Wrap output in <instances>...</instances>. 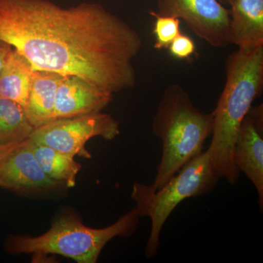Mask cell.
I'll return each mask as SVG.
<instances>
[{"mask_svg": "<svg viewBox=\"0 0 263 263\" xmlns=\"http://www.w3.org/2000/svg\"><path fill=\"white\" fill-rule=\"evenodd\" d=\"M0 40L34 70L77 76L112 94L136 84L132 62L141 37L98 3L63 8L51 0H0Z\"/></svg>", "mask_w": 263, "mask_h": 263, "instance_id": "obj_1", "label": "cell"}, {"mask_svg": "<svg viewBox=\"0 0 263 263\" xmlns=\"http://www.w3.org/2000/svg\"><path fill=\"white\" fill-rule=\"evenodd\" d=\"M226 82L212 112V140L208 152L218 179L234 185L239 179L233 151L242 122L262 94L263 46L231 53L226 62Z\"/></svg>", "mask_w": 263, "mask_h": 263, "instance_id": "obj_2", "label": "cell"}, {"mask_svg": "<svg viewBox=\"0 0 263 263\" xmlns=\"http://www.w3.org/2000/svg\"><path fill=\"white\" fill-rule=\"evenodd\" d=\"M213 113L200 111L178 84L166 89L154 118L153 133L162 143V156L151 189L157 190L183 164L201 153L213 130Z\"/></svg>", "mask_w": 263, "mask_h": 263, "instance_id": "obj_3", "label": "cell"}, {"mask_svg": "<svg viewBox=\"0 0 263 263\" xmlns=\"http://www.w3.org/2000/svg\"><path fill=\"white\" fill-rule=\"evenodd\" d=\"M140 218L135 208L111 226L97 229L72 216H64L53 221L51 228L39 236L10 237L6 249L13 254H59L79 263H95L108 241L133 234Z\"/></svg>", "mask_w": 263, "mask_h": 263, "instance_id": "obj_4", "label": "cell"}, {"mask_svg": "<svg viewBox=\"0 0 263 263\" xmlns=\"http://www.w3.org/2000/svg\"><path fill=\"white\" fill-rule=\"evenodd\" d=\"M213 169L209 152H202L183 164L182 167L157 190L149 185L135 183L131 197L141 216L149 217L152 228L146 254L154 257L160 245V234L164 223L179 204L190 197L200 196L214 190L219 181Z\"/></svg>", "mask_w": 263, "mask_h": 263, "instance_id": "obj_5", "label": "cell"}, {"mask_svg": "<svg viewBox=\"0 0 263 263\" xmlns=\"http://www.w3.org/2000/svg\"><path fill=\"white\" fill-rule=\"evenodd\" d=\"M119 133V123L111 116L97 112L55 119L34 129L29 140L73 157L90 159L91 155L86 148L88 141L95 137L111 141Z\"/></svg>", "mask_w": 263, "mask_h": 263, "instance_id": "obj_6", "label": "cell"}, {"mask_svg": "<svg viewBox=\"0 0 263 263\" xmlns=\"http://www.w3.org/2000/svg\"><path fill=\"white\" fill-rule=\"evenodd\" d=\"M157 14L183 19L197 37L214 47L230 44V12L219 0H157Z\"/></svg>", "mask_w": 263, "mask_h": 263, "instance_id": "obj_7", "label": "cell"}, {"mask_svg": "<svg viewBox=\"0 0 263 263\" xmlns=\"http://www.w3.org/2000/svg\"><path fill=\"white\" fill-rule=\"evenodd\" d=\"M60 184L62 183L48 178L40 167L29 138L0 152V187L15 192L38 191Z\"/></svg>", "mask_w": 263, "mask_h": 263, "instance_id": "obj_8", "label": "cell"}, {"mask_svg": "<svg viewBox=\"0 0 263 263\" xmlns=\"http://www.w3.org/2000/svg\"><path fill=\"white\" fill-rule=\"evenodd\" d=\"M113 94L77 76H65L57 90L55 119L101 112Z\"/></svg>", "mask_w": 263, "mask_h": 263, "instance_id": "obj_9", "label": "cell"}, {"mask_svg": "<svg viewBox=\"0 0 263 263\" xmlns=\"http://www.w3.org/2000/svg\"><path fill=\"white\" fill-rule=\"evenodd\" d=\"M233 162L255 186L258 193L259 206L263 209L262 131L247 114L242 122L233 151Z\"/></svg>", "mask_w": 263, "mask_h": 263, "instance_id": "obj_10", "label": "cell"}, {"mask_svg": "<svg viewBox=\"0 0 263 263\" xmlns=\"http://www.w3.org/2000/svg\"><path fill=\"white\" fill-rule=\"evenodd\" d=\"M230 6V44L242 49L262 46L263 0H233Z\"/></svg>", "mask_w": 263, "mask_h": 263, "instance_id": "obj_11", "label": "cell"}, {"mask_svg": "<svg viewBox=\"0 0 263 263\" xmlns=\"http://www.w3.org/2000/svg\"><path fill=\"white\" fill-rule=\"evenodd\" d=\"M64 77L49 71H33L32 86L24 110L34 129L55 120L57 90Z\"/></svg>", "mask_w": 263, "mask_h": 263, "instance_id": "obj_12", "label": "cell"}, {"mask_svg": "<svg viewBox=\"0 0 263 263\" xmlns=\"http://www.w3.org/2000/svg\"><path fill=\"white\" fill-rule=\"evenodd\" d=\"M33 71L30 62L13 48L0 73V98L14 101L25 109L32 86Z\"/></svg>", "mask_w": 263, "mask_h": 263, "instance_id": "obj_13", "label": "cell"}, {"mask_svg": "<svg viewBox=\"0 0 263 263\" xmlns=\"http://www.w3.org/2000/svg\"><path fill=\"white\" fill-rule=\"evenodd\" d=\"M34 130L22 105L0 98V152L27 141Z\"/></svg>", "mask_w": 263, "mask_h": 263, "instance_id": "obj_14", "label": "cell"}, {"mask_svg": "<svg viewBox=\"0 0 263 263\" xmlns=\"http://www.w3.org/2000/svg\"><path fill=\"white\" fill-rule=\"evenodd\" d=\"M30 141L34 157L45 174L68 187H73L76 176L81 169V164L74 160L73 156Z\"/></svg>", "mask_w": 263, "mask_h": 263, "instance_id": "obj_15", "label": "cell"}, {"mask_svg": "<svg viewBox=\"0 0 263 263\" xmlns=\"http://www.w3.org/2000/svg\"><path fill=\"white\" fill-rule=\"evenodd\" d=\"M150 14L156 18L153 30L156 37L155 48L159 50L168 48L175 37L181 33V20L174 16L158 15L155 12H150Z\"/></svg>", "mask_w": 263, "mask_h": 263, "instance_id": "obj_16", "label": "cell"}, {"mask_svg": "<svg viewBox=\"0 0 263 263\" xmlns=\"http://www.w3.org/2000/svg\"><path fill=\"white\" fill-rule=\"evenodd\" d=\"M168 48L173 56L183 60L195 53V45L191 38L180 33L170 44Z\"/></svg>", "mask_w": 263, "mask_h": 263, "instance_id": "obj_17", "label": "cell"}, {"mask_svg": "<svg viewBox=\"0 0 263 263\" xmlns=\"http://www.w3.org/2000/svg\"><path fill=\"white\" fill-rule=\"evenodd\" d=\"M13 48L8 43L0 40V73L13 51Z\"/></svg>", "mask_w": 263, "mask_h": 263, "instance_id": "obj_18", "label": "cell"}, {"mask_svg": "<svg viewBox=\"0 0 263 263\" xmlns=\"http://www.w3.org/2000/svg\"><path fill=\"white\" fill-rule=\"evenodd\" d=\"M219 1L220 2L221 4L230 5V3H231V2L233 1V0H219Z\"/></svg>", "mask_w": 263, "mask_h": 263, "instance_id": "obj_19", "label": "cell"}]
</instances>
